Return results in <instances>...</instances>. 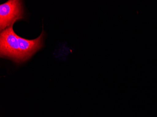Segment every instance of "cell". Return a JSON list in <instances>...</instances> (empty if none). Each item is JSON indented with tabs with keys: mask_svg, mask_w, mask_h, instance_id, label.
I'll return each mask as SVG.
<instances>
[{
	"mask_svg": "<svg viewBox=\"0 0 157 117\" xmlns=\"http://www.w3.org/2000/svg\"><path fill=\"white\" fill-rule=\"evenodd\" d=\"M44 36L43 31L37 38L25 39L16 34L10 26L1 32V57L9 58L17 63L26 61L42 47Z\"/></svg>",
	"mask_w": 157,
	"mask_h": 117,
	"instance_id": "6da1fadb",
	"label": "cell"
},
{
	"mask_svg": "<svg viewBox=\"0 0 157 117\" xmlns=\"http://www.w3.org/2000/svg\"><path fill=\"white\" fill-rule=\"evenodd\" d=\"M24 11L22 1L10 0L0 5V29L4 30L14 23L23 19Z\"/></svg>",
	"mask_w": 157,
	"mask_h": 117,
	"instance_id": "7a4b0ae2",
	"label": "cell"
}]
</instances>
